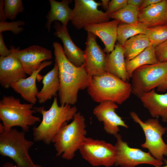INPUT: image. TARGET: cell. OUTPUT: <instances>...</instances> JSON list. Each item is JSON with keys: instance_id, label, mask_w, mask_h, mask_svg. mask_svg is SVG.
Returning a JSON list of instances; mask_svg holds the SVG:
<instances>
[{"instance_id": "cell-1", "label": "cell", "mask_w": 167, "mask_h": 167, "mask_svg": "<svg viewBox=\"0 0 167 167\" xmlns=\"http://www.w3.org/2000/svg\"><path fill=\"white\" fill-rule=\"evenodd\" d=\"M53 46L55 61L58 68L60 104L61 105H73L77 101L79 91L87 88L92 77L87 72L84 64L77 66L68 59L59 43L54 42Z\"/></svg>"}, {"instance_id": "cell-2", "label": "cell", "mask_w": 167, "mask_h": 167, "mask_svg": "<svg viewBox=\"0 0 167 167\" xmlns=\"http://www.w3.org/2000/svg\"><path fill=\"white\" fill-rule=\"evenodd\" d=\"M34 109L42 115V119L38 126L33 128V139L35 141H41L47 145L52 142L62 125L73 119L78 109L75 106H59L56 97H54L49 110H45L44 107H34Z\"/></svg>"}, {"instance_id": "cell-3", "label": "cell", "mask_w": 167, "mask_h": 167, "mask_svg": "<svg viewBox=\"0 0 167 167\" xmlns=\"http://www.w3.org/2000/svg\"><path fill=\"white\" fill-rule=\"evenodd\" d=\"M87 91L96 102L110 101L119 105L126 101L132 93L131 84L108 72L92 77Z\"/></svg>"}, {"instance_id": "cell-4", "label": "cell", "mask_w": 167, "mask_h": 167, "mask_svg": "<svg viewBox=\"0 0 167 167\" xmlns=\"http://www.w3.org/2000/svg\"><path fill=\"white\" fill-rule=\"evenodd\" d=\"M85 128V118L80 112L76 113L71 123H64L52 140L56 156H61L67 160L73 159L86 137Z\"/></svg>"}, {"instance_id": "cell-5", "label": "cell", "mask_w": 167, "mask_h": 167, "mask_svg": "<svg viewBox=\"0 0 167 167\" xmlns=\"http://www.w3.org/2000/svg\"><path fill=\"white\" fill-rule=\"evenodd\" d=\"M33 105L22 103L19 99L12 96H3L0 101V119L5 131L18 126L27 132L30 126L41 122L40 117L33 115L36 112Z\"/></svg>"}, {"instance_id": "cell-6", "label": "cell", "mask_w": 167, "mask_h": 167, "mask_svg": "<svg viewBox=\"0 0 167 167\" xmlns=\"http://www.w3.org/2000/svg\"><path fill=\"white\" fill-rule=\"evenodd\" d=\"M34 143L25 138V132L12 128L0 134V154L12 159L19 167H33L29 151Z\"/></svg>"}, {"instance_id": "cell-7", "label": "cell", "mask_w": 167, "mask_h": 167, "mask_svg": "<svg viewBox=\"0 0 167 167\" xmlns=\"http://www.w3.org/2000/svg\"><path fill=\"white\" fill-rule=\"evenodd\" d=\"M167 77V62L139 67L131 78L132 93L139 98L161 84Z\"/></svg>"}, {"instance_id": "cell-8", "label": "cell", "mask_w": 167, "mask_h": 167, "mask_svg": "<svg viewBox=\"0 0 167 167\" xmlns=\"http://www.w3.org/2000/svg\"><path fill=\"white\" fill-rule=\"evenodd\" d=\"M133 121L139 124L143 129L145 137V142L141 144L157 160L165 162L164 156H167V144L162 139L167 131V127L163 126L157 118H149L143 122L135 112L130 113Z\"/></svg>"}, {"instance_id": "cell-9", "label": "cell", "mask_w": 167, "mask_h": 167, "mask_svg": "<svg viewBox=\"0 0 167 167\" xmlns=\"http://www.w3.org/2000/svg\"><path fill=\"white\" fill-rule=\"evenodd\" d=\"M79 150L82 158L93 166L114 165L116 148L105 140L86 137Z\"/></svg>"}, {"instance_id": "cell-10", "label": "cell", "mask_w": 167, "mask_h": 167, "mask_svg": "<svg viewBox=\"0 0 167 167\" xmlns=\"http://www.w3.org/2000/svg\"><path fill=\"white\" fill-rule=\"evenodd\" d=\"M71 19L72 24L77 29L85 26L109 21L111 15L99 10L101 3L94 0H75Z\"/></svg>"}, {"instance_id": "cell-11", "label": "cell", "mask_w": 167, "mask_h": 167, "mask_svg": "<svg viewBox=\"0 0 167 167\" xmlns=\"http://www.w3.org/2000/svg\"><path fill=\"white\" fill-rule=\"evenodd\" d=\"M115 136L117 139L115 145L117 154L114 165L121 167H135L139 164H146L156 167L163 164V162L155 158L150 152L130 147L127 143L122 140L120 134H118Z\"/></svg>"}, {"instance_id": "cell-12", "label": "cell", "mask_w": 167, "mask_h": 167, "mask_svg": "<svg viewBox=\"0 0 167 167\" xmlns=\"http://www.w3.org/2000/svg\"><path fill=\"white\" fill-rule=\"evenodd\" d=\"M86 44L84 65L88 73L92 77L107 72V54L97 44L96 36L91 32H87Z\"/></svg>"}, {"instance_id": "cell-13", "label": "cell", "mask_w": 167, "mask_h": 167, "mask_svg": "<svg viewBox=\"0 0 167 167\" xmlns=\"http://www.w3.org/2000/svg\"><path fill=\"white\" fill-rule=\"evenodd\" d=\"M10 48L12 51L10 55L0 57V84L4 88H9L12 84L27 77L17 56L19 47L16 48L11 45Z\"/></svg>"}, {"instance_id": "cell-14", "label": "cell", "mask_w": 167, "mask_h": 167, "mask_svg": "<svg viewBox=\"0 0 167 167\" xmlns=\"http://www.w3.org/2000/svg\"><path fill=\"white\" fill-rule=\"evenodd\" d=\"M118 107L117 104L113 102L105 101L99 103L93 110V113L97 120L103 123L105 132L114 136L120 131L119 126L128 128V126L115 112Z\"/></svg>"}, {"instance_id": "cell-15", "label": "cell", "mask_w": 167, "mask_h": 167, "mask_svg": "<svg viewBox=\"0 0 167 167\" xmlns=\"http://www.w3.org/2000/svg\"><path fill=\"white\" fill-rule=\"evenodd\" d=\"M17 55L25 72L29 75L39 68L42 62L52 58L50 50L38 45L19 49Z\"/></svg>"}, {"instance_id": "cell-16", "label": "cell", "mask_w": 167, "mask_h": 167, "mask_svg": "<svg viewBox=\"0 0 167 167\" xmlns=\"http://www.w3.org/2000/svg\"><path fill=\"white\" fill-rule=\"evenodd\" d=\"M54 35L62 41L64 53L68 59L75 66L79 67L85 62L84 51L78 47L74 43L67 27L63 26L59 22H54Z\"/></svg>"}, {"instance_id": "cell-17", "label": "cell", "mask_w": 167, "mask_h": 167, "mask_svg": "<svg viewBox=\"0 0 167 167\" xmlns=\"http://www.w3.org/2000/svg\"><path fill=\"white\" fill-rule=\"evenodd\" d=\"M52 63V61L43 62L39 68L34 71L28 77L20 79L12 84L10 87L20 94L23 98L29 103L33 105L35 104L37 100V96L39 92L36 85L37 76L43 69Z\"/></svg>"}, {"instance_id": "cell-18", "label": "cell", "mask_w": 167, "mask_h": 167, "mask_svg": "<svg viewBox=\"0 0 167 167\" xmlns=\"http://www.w3.org/2000/svg\"><path fill=\"white\" fill-rule=\"evenodd\" d=\"M120 22L114 19L97 24L88 25L84 29L87 32H90L98 37L104 43L105 53H109L114 49L117 41V29Z\"/></svg>"}, {"instance_id": "cell-19", "label": "cell", "mask_w": 167, "mask_h": 167, "mask_svg": "<svg viewBox=\"0 0 167 167\" xmlns=\"http://www.w3.org/2000/svg\"><path fill=\"white\" fill-rule=\"evenodd\" d=\"M138 20L148 28L167 24V0H161L139 10Z\"/></svg>"}, {"instance_id": "cell-20", "label": "cell", "mask_w": 167, "mask_h": 167, "mask_svg": "<svg viewBox=\"0 0 167 167\" xmlns=\"http://www.w3.org/2000/svg\"><path fill=\"white\" fill-rule=\"evenodd\" d=\"M139 98L152 117H160L163 122H167V93L158 94L153 89Z\"/></svg>"}, {"instance_id": "cell-21", "label": "cell", "mask_w": 167, "mask_h": 167, "mask_svg": "<svg viewBox=\"0 0 167 167\" xmlns=\"http://www.w3.org/2000/svg\"><path fill=\"white\" fill-rule=\"evenodd\" d=\"M124 50L123 46L118 42L113 50L107 54V72L125 82L129 81L126 68Z\"/></svg>"}, {"instance_id": "cell-22", "label": "cell", "mask_w": 167, "mask_h": 167, "mask_svg": "<svg viewBox=\"0 0 167 167\" xmlns=\"http://www.w3.org/2000/svg\"><path fill=\"white\" fill-rule=\"evenodd\" d=\"M49 1L50 8L46 16L47 20L45 25L48 32H50L52 23L55 21L60 22L63 26L67 27L72 15V9L70 8L69 5L72 1L62 0L61 2H58L49 0Z\"/></svg>"}, {"instance_id": "cell-23", "label": "cell", "mask_w": 167, "mask_h": 167, "mask_svg": "<svg viewBox=\"0 0 167 167\" xmlns=\"http://www.w3.org/2000/svg\"><path fill=\"white\" fill-rule=\"evenodd\" d=\"M43 87L37 96L40 104L45 103L51 99L58 92L60 80L58 68L55 62L53 69L43 77Z\"/></svg>"}, {"instance_id": "cell-24", "label": "cell", "mask_w": 167, "mask_h": 167, "mask_svg": "<svg viewBox=\"0 0 167 167\" xmlns=\"http://www.w3.org/2000/svg\"><path fill=\"white\" fill-rule=\"evenodd\" d=\"M125 60L126 70L129 79L131 78L133 71L138 67L159 62L155 55V47L152 45L147 47L133 58Z\"/></svg>"}, {"instance_id": "cell-25", "label": "cell", "mask_w": 167, "mask_h": 167, "mask_svg": "<svg viewBox=\"0 0 167 167\" xmlns=\"http://www.w3.org/2000/svg\"><path fill=\"white\" fill-rule=\"evenodd\" d=\"M150 45L145 34H138L130 38L123 46L125 59L128 60L133 58Z\"/></svg>"}, {"instance_id": "cell-26", "label": "cell", "mask_w": 167, "mask_h": 167, "mask_svg": "<svg viewBox=\"0 0 167 167\" xmlns=\"http://www.w3.org/2000/svg\"><path fill=\"white\" fill-rule=\"evenodd\" d=\"M148 28L146 25L139 21L133 24L120 23L117 29V40L123 46L130 38L138 34H145Z\"/></svg>"}, {"instance_id": "cell-27", "label": "cell", "mask_w": 167, "mask_h": 167, "mask_svg": "<svg viewBox=\"0 0 167 167\" xmlns=\"http://www.w3.org/2000/svg\"><path fill=\"white\" fill-rule=\"evenodd\" d=\"M24 9L21 0H0V22L6 21L7 19L14 20Z\"/></svg>"}, {"instance_id": "cell-28", "label": "cell", "mask_w": 167, "mask_h": 167, "mask_svg": "<svg viewBox=\"0 0 167 167\" xmlns=\"http://www.w3.org/2000/svg\"><path fill=\"white\" fill-rule=\"evenodd\" d=\"M139 10L137 6L127 4L125 7L111 15V18L120 23L133 24L139 22Z\"/></svg>"}, {"instance_id": "cell-29", "label": "cell", "mask_w": 167, "mask_h": 167, "mask_svg": "<svg viewBox=\"0 0 167 167\" xmlns=\"http://www.w3.org/2000/svg\"><path fill=\"white\" fill-rule=\"evenodd\" d=\"M145 35L155 48L167 40V24L148 28Z\"/></svg>"}, {"instance_id": "cell-30", "label": "cell", "mask_w": 167, "mask_h": 167, "mask_svg": "<svg viewBox=\"0 0 167 167\" xmlns=\"http://www.w3.org/2000/svg\"><path fill=\"white\" fill-rule=\"evenodd\" d=\"M25 24L24 21L20 20L9 22L6 21L0 22V33L11 31L15 35L19 34L24 30V28L19 26H24Z\"/></svg>"}, {"instance_id": "cell-31", "label": "cell", "mask_w": 167, "mask_h": 167, "mask_svg": "<svg viewBox=\"0 0 167 167\" xmlns=\"http://www.w3.org/2000/svg\"><path fill=\"white\" fill-rule=\"evenodd\" d=\"M127 5V0H111L106 12L111 15L121 10Z\"/></svg>"}, {"instance_id": "cell-32", "label": "cell", "mask_w": 167, "mask_h": 167, "mask_svg": "<svg viewBox=\"0 0 167 167\" xmlns=\"http://www.w3.org/2000/svg\"><path fill=\"white\" fill-rule=\"evenodd\" d=\"M156 58L160 62H167V40L155 48Z\"/></svg>"}, {"instance_id": "cell-33", "label": "cell", "mask_w": 167, "mask_h": 167, "mask_svg": "<svg viewBox=\"0 0 167 167\" xmlns=\"http://www.w3.org/2000/svg\"><path fill=\"white\" fill-rule=\"evenodd\" d=\"M12 50L8 49L6 46L2 33H0V56L6 57L10 55L12 53Z\"/></svg>"}, {"instance_id": "cell-34", "label": "cell", "mask_w": 167, "mask_h": 167, "mask_svg": "<svg viewBox=\"0 0 167 167\" xmlns=\"http://www.w3.org/2000/svg\"><path fill=\"white\" fill-rule=\"evenodd\" d=\"M161 0H143L139 7V10L161 2Z\"/></svg>"}, {"instance_id": "cell-35", "label": "cell", "mask_w": 167, "mask_h": 167, "mask_svg": "<svg viewBox=\"0 0 167 167\" xmlns=\"http://www.w3.org/2000/svg\"><path fill=\"white\" fill-rule=\"evenodd\" d=\"M157 88V90L159 91L164 92L167 91V77Z\"/></svg>"}, {"instance_id": "cell-36", "label": "cell", "mask_w": 167, "mask_h": 167, "mask_svg": "<svg viewBox=\"0 0 167 167\" xmlns=\"http://www.w3.org/2000/svg\"><path fill=\"white\" fill-rule=\"evenodd\" d=\"M143 1V0H127V4L137 6L139 7Z\"/></svg>"}, {"instance_id": "cell-37", "label": "cell", "mask_w": 167, "mask_h": 167, "mask_svg": "<svg viewBox=\"0 0 167 167\" xmlns=\"http://www.w3.org/2000/svg\"><path fill=\"white\" fill-rule=\"evenodd\" d=\"M101 5L102 8L106 11L107 10L110 1L109 0H101Z\"/></svg>"}, {"instance_id": "cell-38", "label": "cell", "mask_w": 167, "mask_h": 167, "mask_svg": "<svg viewBox=\"0 0 167 167\" xmlns=\"http://www.w3.org/2000/svg\"><path fill=\"white\" fill-rule=\"evenodd\" d=\"M2 167H19L16 165H14L10 162H7L4 163Z\"/></svg>"}, {"instance_id": "cell-39", "label": "cell", "mask_w": 167, "mask_h": 167, "mask_svg": "<svg viewBox=\"0 0 167 167\" xmlns=\"http://www.w3.org/2000/svg\"><path fill=\"white\" fill-rule=\"evenodd\" d=\"M33 167H42L41 165H39L35 164Z\"/></svg>"}, {"instance_id": "cell-40", "label": "cell", "mask_w": 167, "mask_h": 167, "mask_svg": "<svg viewBox=\"0 0 167 167\" xmlns=\"http://www.w3.org/2000/svg\"><path fill=\"white\" fill-rule=\"evenodd\" d=\"M166 163V165L164 166H156L155 167H167V161L165 162Z\"/></svg>"}]
</instances>
